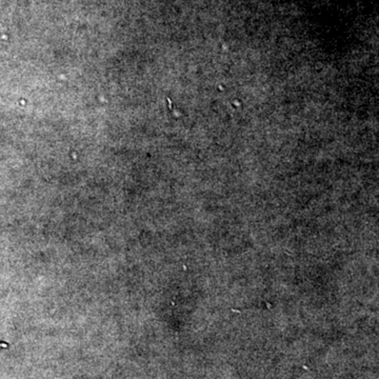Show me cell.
I'll return each instance as SVG.
<instances>
[{
	"mask_svg": "<svg viewBox=\"0 0 379 379\" xmlns=\"http://www.w3.org/2000/svg\"><path fill=\"white\" fill-rule=\"evenodd\" d=\"M9 345L6 343H0V348H8Z\"/></svg>",
	"mask_w": 379,
	"mask_h": 379,
	"instance_id": "1",
	"label": "cell"
}]
</instances>
